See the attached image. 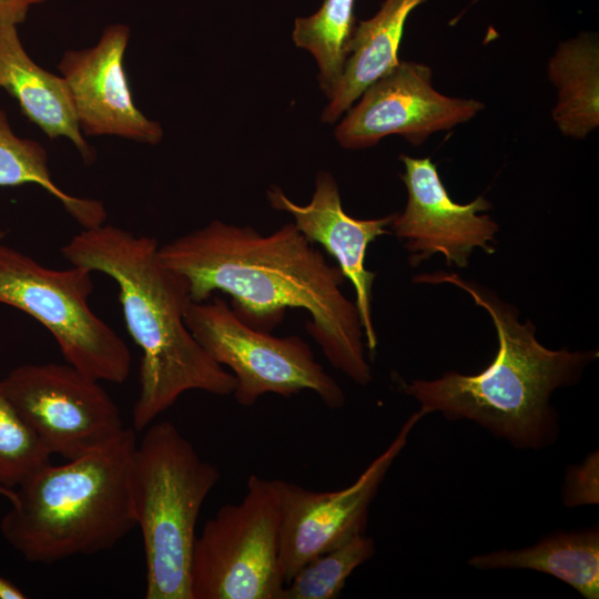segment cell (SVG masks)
Returning <instances> with one entry per match:
<instances>
[{
	"instance_id": "52a82bcc",
	"label": "cell",
	"mask_w": 599,
	"mask_h": 599,
	"mask_svg": "<svg viewBox=\"0 0 599 599\" xmlns=\"http://www.w3.org/2000/svg\"><path fill=\"white\" fill-rule=\"evenodd\" d=\"M281 505L274 479L251 475L237 504H225L196 536L192 599H280Z\"/></svg>"
},
{
	"instance_id": "44dd1931",
	"label": "cell",
	"mask_w": 599,
	"mask_h": 599,
	"mask_svg": "<svg viewBox=\"0 0 599 599\" xmlns=\"http://www.w3.org/2000/svg\"><path fill=\"white\" fill-rule=\"evenodd\" d=\"M375 554V544L364 534L306 562L285 583L280 599H335L351 573Z\"/></svg>"
},
{
	"instance_id": "e0dca14e",
	"label": "cell",
	"mask_w": 599,
	"mask_h": 599,
	"mask_svg": "<svg viewBox=\"0 0 599 599\" xmlns=\"http://www.w3.org/2000/svg\"><path fill=\"white\" fill-rule=\"evenodd\" d=\"M557 90L552 119L562 135L586 139L599 126V41L595 32H580L561 41L547 65Z\"/></svg>"
},
{
	"instance_id": "5b68a950",
	"label": "cell",
	"mask_w": 599,
	"mask_h": 599,
	"mask_svg": "<svg viewBox=\"0 0 599 599\" xmlns=\"http://www.w3.org/2000/svg\"><path fill=\"white\" fill-rule=\"evenodd\" d=\"M132 455L133 511L145 558L146 599H192L196 522L221 474L170 422L148 426Z\"/></svg>"
},
{
	"instance_id": "3957f363",
	"label": "cell",
	"mask_w": 599,
	"mask_h": 599,
	"mask_svg": "<svg viewBox=\"0 0 599 599\" xmlns=\"http://www.w3.org/2000/svg\"><path fill=\"white\" fill-rule=\"evenodd\" d=\"M415 283L451 284L470 295L490 316L498 337L493 362L475 375L447 372L433 380L400 382L402 390L415 398L426 415L468 419L519 448L538 449L558 435L552 393L580 379L598 351H552L536 338L535 325L520 323L516 307L494 291L453 272L424 273Z\"/></svg>"
},
{
	"instance_id": "7402d4cb",
	"label": "cell",
	"mask_w": 599,
	"mask_h": 599,
	"mask_svg": "<svg viewBox=\"0 0 599 599\" xmlns=\"http://www.w3.org/2000/svg\"><path fill=\"white\" fill-rule=\"evenodd\" d=\"M51 454L9 399L0 378V487L16 489Z\"/></svg>"
},
{
	"instance_id": "277c9868",
	"label": "cell",
	"mask_w": 599,
	"mask_h": 599,
	"mask_svg": "<svg viewBox=\"0 0 599 599\" xmlns=\"http://www.w3.org/2000/svg\"><path fill=\"white\" fill-rule=\"evenodd\" d=\"M135 446L125 428L95 451L39 468L14 489L0 521L6 541L27 561L47 565L115 546L136 526L130 483Z\"/></svg>"
},
{
	"instance_id": "2e32d148",
	"label": "cell",
	"mask_w": 599,
	"mask_h": 599,
	"mask_svg": "<svg viewBox=\"0 0 599 599\" xmlns=\"http://www.w3.org/2000/svg\"><path fill=\"white\" fill-rule=\"evenodd\" d=\"M426 1L384 0L372 18L356 23L342 77L323 111V122H335L370 84L399 63L406 20Z\"/></svg>"
},
{
	"instance_id": "ba28073f",
	"label": "cell",
	"mask_w": 599,
	"mask_h": 599,
	"mask_svg": "<svg viewBox=\"0 0 599 599\" xmlns=\"http://www.w3.org/2000/svg\"><path fill=\"white\" fill-rule=\"evenodd\" d=\"M184 321L195 339L235 377L234 397L250 407L264 394L291 397L311 390L331 409L345 404L339 384L300 336L276 337L240 318L226 301L190 302Z\"/></svg>"
},
{
	"instance_id": "9c48e42d",
	"label": "cell",
	"mask_w": 599,
	"mask_h": 599,
	"mask_svg": "<svg viewBox=\"0 0 599 599\" xmlns=\"http://www.w3.org/2000/svg\"><path fill=\"white\" fill-rule=\"evenodd\" d=\"M99 382L68 363L24 364L2 378L9 399L48 451L67 460L109 445L125 429Z\"/></svg>"
},
{
	"instance_id": "d6986e66",
	"label": "cell",
	"mask_w": 599,
	"mask_h": 599,
	"mask_svg": "<svg viewBox=\"0 0 599 599\" xmlns=\"http://www.w3.org/2000/svg\"><path fill=\"white\" fill-rule=\"evenodd\" d=\"M23 184L44 189L83 229L101 225L106 217L102 202L72 196L53 182L43 146L34 140L18 136L6 112L0 110V186Z\"/></svg>"
},
{
	"instance_id": "4316f807",
	"label": "cell",
	"mask_w": 599,
	"mask_h": 599,
	"mask_svg": "<svg viewBox=\"0 0 599 599\" xmlns=\"http://www.w3.org/2000/svg\"><path fill=\"white\" fill-rule=\"evenodd\" d=\"M479 0H471L470 3L468 4V7L463 11V13H465L471 6H474L475 3H477ZM463 13H459L458 17L454 20L455 22L460 18V16Z\"/></svg>"
},
{
	"instance_id": "ffe728a7",
	"label": "cell",
	"mask_w": 599,
	"mask_h": 599,
	"mask_svg": "<svg viewBox=\"0 0 599 599\" xmlns=\"http://www.w3.org/2000/svg\"><path fill=\"white\" fill-rule=\"evenodd\" d=\"M355 0H324L312 16L297 18L292 38L318 67L319 87L329 99L342 77L356 20Z\"/></svg>"
},
{
	"instance_id": "9a60e30c",
	"label": "cell",
	"mask_w": 599,
	"mask_h": 599,
	"mask_svg": "<svg viewBox=\"0 0 599 599\" xmlns=\"http://www.w3.org/2000/svg\"><path fill=\"white\" fill-rule=\"evenodd\" d=\"M0 88L50 139L67 138L85 163L95 153L82 134L65 80L38 65L24 50L17 26L0 21Z\"/></svg>"
},
{
	"instance_id": "603a6c76",
	"label": "cell",
	"mask_w": 599,
	"mask_h": 599,
	"mask_svg": "<svg viewBox=\"0 0 599 599\" xmlns=\"http://www.w3.org/2000/svg\"><path fill=\"white\" fill-rule=\"evenodd\" d=\"M598 454L581 467L569 473L565 487V499L569 506L598 501Z\"/></svg>"
},
{
	"instance_id": "30bf717a",
	"label": "cell",
	"mask_w": 599,
	"mask_h": 599,
	"mask_svg": "<svg viewBox=\"0 0 599 599\" xmlns=\"http://www.w3.org/2000/svg\"><path fill=\"white\" fill-rule=\"evenodd\" d=\"M425 416L420 409L410 415L389 446L348 487L314 491L274 479L281 505L280 565L285 583L311 559L364 534L380 484Z\"/></svg>"
},
{
	"instance_id": "7c38bea8",
	"label": "cell",
	"mask_w": 599,
	"mask_h": 599,
	"mask_svg": "<svg viewBox=\"0 0 599 599\" xmlns=\"http://www.w3.org/2000/svg\"><path fill=\"white\" fill-rule=\"evenodd\" d=\"M399 159L405 167L400 179L407 202L389 227L404 242L412 266L441 254L447 265L461 268L468 265L475 248L495 252L491 243L499 226L489 215L479 214L491 207L487 199L480 195L467 204L456 203L429 158L400 154Z\"/></svg>"
},
{
	"instance_id": "83f0119b",
	"label": "cell",
	"mask_w": 599,
	"mask_h": 599,
	"mask_svg": "<svg viewBox=\"0 0 599 599\" xmlns=\"http://www.w3.org/2000/svg\"><path fill=\"white\" fill-rule=\"evenodd\" d=\"M4 235H6V232L2 231V230H0V241H2V238L4 237Z\"/></svg>"
},
{
	"instance_id": "8992f818",
	"label": "cell",
	"mask_w": 599,
	"mask_h": 599,
	"mask_svg": "<svg viewBox=\"0 0 599 599\" xmlns=\"http://www.w3.org/2000/svg\"><path fill=\"white\" fill-rule=\"evenodd\" d=\"M92 273L79 265L47 267L0 241V303L44 326L65 363L98 380L121 384L131 372V353L88 304Z\"/></svg>"
},
{
	"instance_id": "cb8c5ba5",
	"label": "cell",
	"mask_w": 599,
	"mask_h": 599,
	"mask_svg": "<svg viewBox=\"0 0 599 599\" xmlns=\"http://www.w3.org/2000/svg\"><path fill=\"white\" fill-rule=\"evenodd\" d=\"M44 1L45 0H0V21L18 26L26 20L31 6Z\"/></svg>"
},
{
	"instance_id": "6da1fadb",
	"label": "cell",
	"mask_w": 599,
	"mask_h": 599,
	"mask_svg": "<svg viewBox=\"0 0 599 599\" xmlns=\"http://www.w3.org/2000/svg\"><path fill=\"white\" fill-rule=\"evenodd\" d=\"M159 257L187 281L191 302L226 293L236 315L255 328L271 329L287 308L305 309L306 331L328 363L361 386L372 382L356 304L341 290L345 276L294 222L262 235L214 220L159 246Z\"/></svg>"
},
{
	"instance_id": "4fadbf2b",
	"label": "cell",
	"mask_w": 599,
	"mask_h": 599,
	"mask_svg": "<svg viewBox=\"0 0 599 599\" xmlns=\"http://www.w3.org/2000/svg\"><path fill=\"white\" fill-rule=\"evenodd\" d=\"M129 39L128 26L110 24L95 45L65 51L58 69L84 136L114 135L155 145L162 140V126L136 108L124 71Z\"/></svg>"
},
{
	"instance_id": "ac0fdd59",
	"label": "cell",
	"mask_w": 599,
	"mask_h": 599,
	"mask_svg": "<svg viewBox=\"0 0 599 599\" xmlns=\"http://www.w3.org/2000/svg\"><path fill=\"white\" fill-rule=\"evenodd\" d=\"M480 569H530L548 573L571 586L586 599L599 597V532H556L536 545L491 551L469 559Z\"/></svg>"
},
{
	"instance_id": "484cf974",
	"label": "cell",
	"mask_w": 599,
	"mask_h": 599,
	"mask_svg": "<svg viewBox=\"0 0 599 599\" xmlns=\"http://www.w3.org/2000/svg\"><path fill=\"white\" fill-rule=\"evenodd\" d=\"M0 495L6 497L10 504L16 500V490L14 489H6L0 487Z\"/></svg>"
},
{
	"instance_id": "8fae6325",
	"label": "cell",
	"mask_w": 599,
	"mask_h": 599,
	"mask_svg": "<svg viewBox=\"0 0 599 599\" xmlns=\"http://www.w3.org/2000/svg\"><path fill=\"white\" fill-rule=\"evenodd\" d=\"M432 78L428 65L399 61L347 110L335 129L336 141L345 149L359 150L398 134L419 146L432 134L466 123L484 110L479 100L440 93Z\"/></svg>"
},
{
	"instance_id": "d4e9b609",
	"label": "cell",
	"mask_w": 599,
	"mask_h": 599,
	"mask_svg": "<svg viewBox=\"0 0 599 599\" xmlns=\"http://www.w3.org/2000/svg\"><path fill=\"white\" fill-rule=\"evenodd\" d=\"M27 596L12 582L0 576V599H24Z\"/></svg>"
},
{
	"instance_id": "5bb4252c",
	"label": "cell",
	"mask_w": 599,
	"mask_h": 599,
	"mask_svg": "<svg viewBox=\"0 0 599 599\" xmlns=\"http://www.w3.org/2000/svg\"><path fill=\"white\" fill-rule=\"evenodd\" d=\"M267 199L273 209L294 217V224L307 240L322 245L336 260L354 287L364 338L374 353L377 335L372 316V290L376 273L365 267V257L373 241L392 233L387 227L396 213L367 220L349 216L342 206L336 180L327 171L316 174L314 193L306 205L296 204L276 185L270 186Z\"/></svg>"
},
{
	"instance_id": "7a4b0ae2",
	"label": "cell",
	"mask_w": 599,
	"mask_h": 599,
	"mask_svg": "<svg viewBox=\"0 0 599 599\" xmlns=\"http://www.w3.org/2000/svg\"><path fill=\"white\" fill-rule=\"evenodd\" d=\"M155 237L101 224L82 229L61 253L72 265L114 280L124 321L142 351L133 426L144 430L189 390L233 394L235 377L215 362L185 324L187 281L164 266Z\"/></svg>"
}]
</instances>
